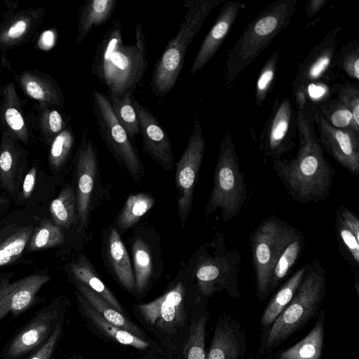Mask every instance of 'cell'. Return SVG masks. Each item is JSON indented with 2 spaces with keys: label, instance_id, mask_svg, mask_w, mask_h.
<instances>
[{
  "label": "cell",
  "instance_id": "12",
  "mask_svg": "<svg viewBox=\"0 0 359 359\" xmlns=\"http://www.w3.org/2000/svg\"><path fill=\"white\" fill-rule=\"evenodd\" d=\"M69 303L66 295L54 298L7 342L0 351V359H25L43 346L65 318Z\"/></svg>",
  "mask_w": 359,
  "mask_h": 359
},
{
  "label": "cell",
  "instance_id": "28",
  "mask_svg": "<svg viewBox=\"0 0 359 359\" xmlns=\"http://www.w3.org/2000/svg\"><path fill=\"white\" fill-rule=\"evenodd\" d=\"M75 297L79 310L87 322L94 330L104 337L120 344L130 346L137 349L146 350L150 343L146 339L140 338L122 328H120L102 318L90 304L78 292Z\"/></svg>",
  "mask_w": 359,
  "mask_h": 359
},
{
  "label": "cell",
  "instance_id": "46",
  "mask_svg": "<svg viewBox=\"0 0 359 359\" xmlns=\"http://www.w3.org/2000/svg\"><path fill=\"white\" fill-rule=\"evenodd\" d=\"M41 109L39 123L43 140L46 145L49 146L53 140L68 125L57 110L50 109V107Z\"/></svg>",
  "mask_w": 359,
  "mask_h": 359
},
{
  "label": "cell",
  "instance_id": "17",
  "mask_svg": "<svg viewBox=\"0 0 359 359\" xmlns=\"http://www.w3.org/2000/svg\"><path fill=\"white\" fill-rule=\"evenodd\" d=\"M129 243L136 294L142 296L163 267L160 238L153 227L140 226L135 229Z\"/></svg>",
  "mask_w": 359,
  "mask_h": 359
},
{
  "label": "cell",
  "instance_id": "31",
  "mask_svg": "<svg viewBox=\"0 0 359 359\" xmlns=\"http://www.w3.org/2000/svg\"><path fill=\"white\" fill-rule=\"evenodd\" d=\"M19 82L25 93L39 102L40 108L63 106L65 100L62 92L50 75L26 71L20 74Z\"/></svg>",
  "mask_w": 359,
  "mask_h": 359
},
{
  "label": "cell",
  "instance_id": "16",
  "mask_svg": "<svg viewBox=\"0 0 359 359\" xmlns=\"http://www.w3.org/2000/svg\"><path fill=\"white\" fill-rule=\"evenodd\" d=\"M15 271L0 272V321L8 313L15 318L46 300L38 293L52 278L48 267L15 280Z\"/></svg>",
  "mask_w": 359,
  "mask_h": 359
},
{
  "label": "cell",
  "instance_id": "36",
  "mask_svg": "<svg viewBox=\"0 0 359 359\" xmlns=\"http://www.w3.org/2000/svg\"><path fill=\"white\" fill-rule=\"evenodd\" d=\"M116 0H88L80 7L76 42L81 43L93 27L104 24L110 18L116 6Z\"/></svg>",
  "mask_w": 359,
  "mask_h": 359
},
{
  "label": "cell",
  "instance_id": "22",
  "mask_svg": "<svg viewBox=\"0 0 359 359\" xmlns=\"http://www.w3.org/2000/svg\"><path fill=\"white\" fill-rule=\"evenodd\" d=\"M101 252L109 273L126 290L137 296L132 262L113 224L102 231Z\"/></svg>",
  "mask_w": 359,
  "mask_h": 359
},
{
  "label": "cell",
  "instance_id": "11",
  "mask_svg": "<svg viewBox=\"0 0 359 359\" xmlns=\"http://www.w3.org/2000/svg\"><path fill=\"white\" fill-rule=\"evenodd\" d=\"M92 103L101 139L118 165L136 183H140L145 174L143 163L135 142L115 116L109 96L95 90L92 93Z\"/></svg>",
  "mask_w": 359,
  "mask_h": 359
},
{
  "label": "cell",
  "instance_id": "13",
  "mask_svg": "<svg viewBox=\"0 0 359 359\" xmlns=\"http://www.w3.org/2000/svg\"><path fill=\"white\" fill-rule=\"evenodd\" d=\"M46 214V208H19L9 210L0 218V269L34 262L25 257L26 248L35 228Z\"/></svg>",
  "mask_w": 359,
  "mask_h": 359
},
{
  "label": "cell",
  "instance_id": "26",
  "mask_svg": "<svg viewBox=\"0 0 359 359\" xmlns=\"http://www.w3.org/2000/svg\"><path fill=\"white\" fill-rule=\"evenodd\" d=\"M57 195V187L38 160H33L12 203L20 208H46Z\"/></svg>",
  "mask_w": 359,
  "mask_h": 359
},
{
  "label": "cell",
  "instance_id": "44",
  "mask_svg": "<svg viewBox=\"0 0 359 359\" xmlns=\"http://www.w3.org/2000/svg\"><path fill=\"white\" fill-rule=\"evenodd\" d=\"M335 229L342 256L355 270V273H358L359 240L337 215L335 216Z\"/></svg>",
  "mask_w": 359,
  "mask_h": 359
},
{
  "label": "cell",
  "instance_id": "25",
  "mask_svg": "<svg viewBox=\"0 0 359 359\" xmlns=\"http://www.w3.org/2000/svg\"><path fill=\"white\" fill-rule=\"evenodd\" d=\"M246 7L241 1H228L221 7L216 20L204 38L192 63L190 74H196L213 57L229 33L240 12Z\"/></svg>",
  "mask_w": 359,
  "mask_h": 359
},
{
  "label": "cell",
  "instance_id": "45",
  "mask_svg": "<svg viewBox=\"0 0 359 359\" xmlns=\"http://www.w3.org/2000/svg\"><path fill=\"white\" fill-rule=\"evenodd\" d=\"M335 66L350 78L359 79V41L358 39L347 41L337 53Z\"/></svg>",
  "mask_w": 359,
  "mask_h": 359
},
{
  "label": "cell",
  "instance_id": "3",
  "mask_svg": "<svg viewBox=\"0 0 359 359\" xmlns=\"http://www.w3.org/2000/svg\"><path fill=\"white\" fill-rule=\"evenodd\" d=\"M241 263L239 252L227 248L222 232H217L211 241L201 245L185 264L196 285V304L207 303L222 292L237 299Z\"/></svg>",
  "mask_w": 359,
  "mask_h": 359
},
{
  "label": "cell",
  "instance_id": "47",
  "mask_svg": "<svg viewBox=\"0 0 359 359\" xmlns=\"http://www.w3.org/2000/svg\"><path fill=\"white\" fill-rule=\"evenodd\" d=\"M332 93L351 113L355 123L359 126V88L351 83H336L330 87Z\"/></svg>",
  "mask_w": 359,
  "mask_h": 359
},
{
  "label": "cell",
  "instance_id": "53",
  "mask_svg": "<svg viewBox=\"0 0 359 359\" xmlns=\"http://www.w3.org/2000/svg\"><path fill=\"white\" fill-rule=\"evenodd\" d=\"M69 359H83V358L79 354H74Z\"/></svg>",
  "mask_w": 359,
  "mask_h": 359
},
{
  "label": "cell",
  "instance_id": "49",
  "mask_svg": "<svg viewBox=\"0 0 359 359\" xmlns=\"http://www.w3.org/2000/svg\"><path fill=\"white\" fill-rule=\"evenodd\" d=\"M336 215L343 224L359 240V219L357 215L345 206L341 205L336 211Z\"/></svg>",
  "mask_w": 359,
  "mask_h": 359
},
{
  "label": "cell",
  "instance_id": "7",
  "mask_svg": "<svg viewBox=\"0 0 359 359\" xmlns=\"http://www.w3.org/2000/svg\"><path fill=\"white\" fill-rule=\"evenodd\" d=\"M196 296L194 280L183 262L161 296L136 305L135 309L149 328L170 339L186 325L190 311L195 307Z\"/></svg>",
  "mask_w": 359,
  "mask_h": 359
},
{
  "label": "cell",
  "instance_id": "29",
  "mask_svg": "<svg viewBox=\"0 0 359 359\" xmlns=\"http://www.w3.org/2000/svg\"><path fill=\"white\" fill-rule=\"evenodd\" d=\"M1 94L0 122L3 125V131L8 133L20 143L29 145V133L14 83H7L1 90Z\"/></svg>",
  "mask_w": 359,
  "mask_h": 359
},
{
  "label": "cell",
  "instance_id": "18",
  "mask_svg": "<svg viewBox=\"0 0 359 359\" xmlns=\"http://www.w3.org/2000/svg\"><path fill=\"white\" fill-rule=\"evenodd\" d=\"M340 31L341 27L338 26L328 32L299 64L292 83L294 97H305V92L311 86L327 85V76L335 65Z\"/></svg>",
  "mask_w": 359,
  "mask_h": 359
},
{
  "label": "cell",
  "instance_id": "20",
  "mask_svg": "<svg viewBox=\"0 0 359 359\" xmlns=\"http://www.w3.org/2000/svg\"><path fill=\"white\" fill-rule=\"evenodd\" d=\"M132 103L136 111L142 149L164 170L173 169L174 156L166 130L157 118L133 95Z\"/></svg>",
  "mask_w": 359,
  "mask_h": 359
},
{
  "label": "cell",
  "instance_id": "27",
  "mask_svg": "<svg viewBox=\"0 0 359 359\" xmlns=\"http://www.w3.org/2000/svg\"><path fill=\"white\" fill-rule=\"evenodd\" d=\"M63 262V270L70 283L76 282L86 285L100 294L118 311L126 315L121 304L100 278L90 259L83 252H74Z\"/></svg>",
  "mask_w": 359,
  "mask_h": 359
},
{
  "label": "cell",
  "instance_id": "51",
  "mask_svg": "<svg viewBox=\"0 0 359 359\" xmlns=\"http://www.w3.org/2000/svg\"><path fill=\"white\" fill-rule=\"evenodd\" d=\"M13 203L11 199L4 192H0V218L7 213Z\"/></svg>",
  "mask_w": 359,
  "mask_h": 359
},
{
  "label": "cell",
  "instance_id": "48",
  "mask_svg": "<svg viewBox=\"0 0 359 359\" xmlns=\"http://www.w3.org/2000/svg\"><path fill=\"white\" fill-rule=\"evenodd\" d=\"M65 318L60 320L46 342L27 359H53L54 353L63 334Z\"/></svg>",
  "mask_w": 359,
  "mask_h": 359
},
{
  "label": "cell",
  "instance_id": "19",
  "mask_svg": "<svg viewBox=\"0 0 359 359\" xmlns=\"http://www.w3.org/2000/svg\"><path fill=\"white\" fill-rule=\"evenodd\" d=\"M323 149L353 175L359 173V133L332 126L318 111L312 114Z\"/></svg>",
  "mask_w": 359,
  "mask_h": 359
},
{
  "label": "cell",
  "instance_id": "15",
  "mask_svg": "<svg viewBox=\"0 0 359 359\" xmlns=\"http://www.w3.org/2000/svg\"><path fill=\"white\" fill-rule=\"evenodd\" d=\"M205 148L202 127L196 116L192 133L181 157L175 164V185L177 191V210L182 226L187 222L193 205L197 183Z\"/></svg>",
  "mask_w": 359,
  "mask_h": 359
},
{
  "label": "cell",
  "instance_id": "30",
  "mask_svg": "<svg viewBox=\"0 0 359 359\" xmlns=\"http://www.w3.org/2000/svg\"><path fill=\"white\" fill-rule=\"evenodd\" d=\"M74 146L75 136L69 126L61 131L49 145V175L57 187L64 184L72 170Z\"/></svg>",
  "mask_w": 359,
  "mask_h": 359
},
{
  "label": "cell",
  "instance_id": "37",
  "mask_svg": "<svg viewBox=\"0 0 359 359\" xmlns=\"http://www.w3.org/2000/svg\"><path fill=\"white\" fill-rule=\"evenodd\" d=\"M156 198L149 193L138 192L130 195L117 215L113 225L123 233L135 226L154 205Z\"/></svg>",
  "mask_w": 359,
  "mask_h": 359
},
{
  "label": "cell",
  "instance_id": "2",
  "mask_svg": "<svg viewBox=\"0 0 359 359\" xmlns=\"http://www.w3.org/2000/svg\"><path fill=\"white\" fill-rule=\"evenodd\" d=\"M136 43L123 42L121 24L114 21L97 44L92 73L107 88L109 95L134 92L147 67L145 37L140 23L136 25Z\"/></svg>",
  "mask_w": 359,
  "mask_h": 359
},
{
  "label": "cell",
  "instance_id": "9",
  "mask_svg": "<svg viewBox=\"0 0 359 359\" xmlns=\"http://www.w3.org/2000/svg\"><path fill=\"white\" fill-rule=\"evenodd\" d=\"M71 171L76 198V248L79 251L86 236L91 213L97 205L101 184L97 150L88 128L85 129L75 151Z\"/></svg>",
  "mask_w": 359,
  "mask_h": 359
},
{
  "label": "cell",
  "instance_id": "38",
  "mask_svg": "<svg viewBox=\"0 0 359 359\" xmlns=\"http://www.w3.org/2000/svg\"><path fill=\"white\" fill-rule=\"evenodd\" d=\"M67 236L65 231L50 219L48 214L40 220L33 231L26 248L25 254L52 248L62 250L66 245Z\"/></svg>",
  "mask_w": 359,
  "mask_h": 359
},
{
  "label": "cell",
  "instance_id": "10",
  "mask_svg": "<svg viewBox=\"0 0 359 359\" xmlns=\"http://www.w3.org/2000/svg\"><path fill=\"white\" fill-rule=\"evenodd\" d=\"M299 231L287 222L271 216L264 219L250 237L257 296L260 301L269 296V283L278 257Z\"/></svg>",
  "mask_w": 359,
  "mask_h": 359
},
{
  "label": "cell",
  "instance_id": "5",
  "mask_svg": "<svg viewBox=\"0 0 359 359\" xmlns=\"http://www.w3.org/2000/svg\"><path fill=\"white\" fill-rule=\"evenodd\" d=\"M297 0H278L269 4L245 27L229 50L223 72L230 87L280 32L287 27Z\"/></svg>",
  "mask_w": 359,
  "mask_h": 359
},
{
  "label": "cell",
  "instance_id": "1",
  "mask_svg": "<svg viewBox=\"0 0 359 359\" xmlns=\"http://www.w3.org/2000/svg\"><path fill=\"white\" fill-rule=\"evenodd\" d=\"M299 149L291 160L272 163L273 168L290 196L304 204L318 203L331 195L335 169L323 154L314 128L309 102L295 97Z\"/></svg>",
  "mask_w": 359,
  "mask_h": 359
},
{
  "label": "cell",
  "instance_id": "39",
  "mask_svg": "<svg viewBox=\"0 0 359 359\" xmlns=\"http://www.w3.org/2000/svg\"><path fill=\"white\" fill-rule=\"evenodd\" d=\"M305 245V238L298 233L287 244L275 262L269 283V295L272 293L290 273Z\"/></svg>",
  "mask_w": 359,
  "mask_h": 359
},
{
  "label": "cell",
  "instance_id": "4",
  "mask_svg": "<svg viewBox=\"0 0 359 359\" xmlns=\"http://www.w3.org/2000/svg\"><path fill=\"white\" fill-rule=\"evenodd\" d=\"M325 293V270L320 262L314 259L308 263L306 272L292 301L260 337L257 355L262 358L269 355L315 318L320 312Z\"/></svg>",
  "mask_w": 359,
  "mask_h": 359
},
{
  "label": "cell",
  "instance_id": "34",
  "mask_svg": "<svg viewBox=\"0 0 359 359\" xmlns=\"http://www.w3.org/2000/svg\"><path fill=\"white\" fill-rule=\"evenodd\" d=\"M78 291L95 309V311L110 323L122 328L140 338L145 339L144 333L133 323L126 315L123 314L112 305L86 285L72 282Z\"/></svg>",
  "mask_w": 359,
  "mask_h": 359
},
{
  "label": "cell",
  "instance_id": "6",
  "mask_svg": "<svg viewBox=\"0 0 359 359\" xmlns=\"http://www.w3.org/2000/svg\"><path fill=\"white\" fill-rule=\"evenodd\" d=\"M221 0H186L183 21L156 62L152 72L150 90L158 97H165L175 87L183 67L187 50L210 12Z\"/></svg>",
  "mask_w": 359,
  "mask_h": 359
},
{
  "label": "cell",
  "instance_id": "21",
  "mask_svg": "<svg viewBox=\"0 0 359 359\" xmlns=\"http://www.w3.org/2000/svg\"><path fill=\"white\" fill-rule=\"evenodd\" d=\"M29 167V152L20 142L2 131L0 140V192L13 202Z\"/></svg>",
  "mask_w": 359,
  "mask_h": 359
},
{
  "label": "cell",
  "instance_id": "35",
  "mask_svg": "<svg viewBox=\"0 0 359 359\" xmlns=\"http://www.w3.org/2000/svg\"><path fill=\"white\" fill-rule=\"evenodd\" d=\"M207 303L196 304L188 337L183 346V359H207L206 325L209 318Z\"/></svg>",
  "mask_w": 359,
  "mask_h": 359
},
{
  "label": "cell",
  "instance_id": "14",
  "mask_svg": "<svg viewBox=\"0 0 359 359\" xmlns=\"http://www.w3.org/2000/svg\"><path fill=\"white\" fill-rule=\"evenodd\" d=\"M297 135L296 110L291 100L276 98L258 138L260 152L272 163L280 160L296 146Z\"/></svg>",
  "mask_w": 359,
  "mask_h": 359
},
{
  "label": "cell",
  "instance_id": "8",
  "mask_svg": "<svg viewBox=\"0 0 359 359\" xmlns=\"http://www.w3.org/2000/svg\"><path fill=\"white\" fill-rule=\"evenodd\" d=\"M248 196L236 144L229 130L221 140L213 185L205 208V218L219 210L226 222L238 215Z\"/></svg>",
  "mask_w": 359,
  "mask_h": 359
},
{
  "label": "cell",
  "instance_id": "52",
  "mask_svg": "<svg viewBox=\"0 0 359 359\" xmlns=\"http://www.w3.org/2000/svg\"><path fill=\"white\" fill-rule=\"evenodd\" d=\"M53 39V34L50 31L46 32L41 38L40 45L43 46L45 48L46 47L48 48L52 45Z\"/></svg>",
  "mask_w": 359,
  "mask_h": 359
},
{
  "label": "cell",
  "instance_id": "23",
  "mask_svg": "<svg viewBox=\"0 0 359 359\" xmlns=\"http://www.w3.org/2000/svg\"><path fill=\"white\" fill-rule=\"evenodd\" d=\"M248 348L245 330L232 315L223 312L215 325L207 359H244Z\"/></svg>",
  "mask_w": 359,
  "mask_h": 359
},
{
  "label": "cell",
  "instance_id": "50",
  "mask_svg": "<svg viewBox=\"0 0 359 359\" xmlns=\"http://www.w3.org/2000/svg\"><path fill=\"white\" fill-rule=\"evenodd\" d=\"M327 0H311L306 6V18L307 19L315 16L326 5Z\"/></svg>",
  "mask_w": 359,
  "mask_h": 359
},
{
  "label": "cell",
  "instance_id": "33",
  "mask_svg": "<svg viewBox=\"0 0 359 359\" xmlns=\"http://www.w3.org/2000/svg\"><path fill=\"white\" fill-rule=\"evenodd\" d=\"M325 327V313L320 311L309 333L287 349L278 351L274 359H321Z\"/></svg>",
  "mask_w": 359,
  "mask_h": 359
},
{
  "label": "cell",
  "instance_id": "41",
  "mask_svg": "<svg viewBox=\"0 0 359 359\" xmlns=\"http://www.w3.org/2000/svg\"><path fill=\"white\" fill-rule=\"evenodd\" d=\"M132 93L122 96L109 95L111 107L118 121L134 142L135 136L140 135L136 111L132 103Z\"/></svg>",
  "mask_w": 359,
  "mask_h": 359
},
{
  "label": "cell",
  "instance_id": "32",
  "mask_svg": "<svg viewBox=\"0 0 359 359\" xmlns=\"http://www.w3.org/2000/svg\"><path fill=\"white\" fill-rule=\"evenodd\" d=\"M308 263L302 266L278 289L271 299L259 320L260 337L271 327L278 316L292 301L306 272Z\"/></svg>",
  "mask_w": 359,
  "mask_h": 359
},
{
  "label": "cell",
  "instance_id": "42",
  "mask_svg": "<svg viewBox=\"0 0 359 359\" xmlns=\"http://www.w3.org/2000/svg\"><path fill=\"white\" fill-rule=\"evenodd\" d=\"M316 111L332 126L359 133V126L355 123L351 113L337 98L320 102Z\"/></svg>",
  "mask_w": 359,
  "mask_h": 359
},
{
  "label": "cell",
  "instance_id": "24",
  "mask_svg": "<svg viewBox=\"0 0 359 359\" xmlns=\"http://www.w3.org/2000/svg\"><path fill=\"white\" fill-rule=\"evenodd\" d=\"M48 215L67 236L65 246L57 250L56 257L63 261L76 252V238L78 225L76 198L72 183L63 184L56 196L48 205Z\"/></svg>",
  "mask_w": 359,
  "mask_h": 359
},
{
  "label": "cell",
  "instance_id": "43",
  "mask_svg": "<svg viewBox=\"0 0 359 359\" xmlns=\"http://www.w3.org/2000/svg\"><path fill=\"white\" fill-rule=\"evenodd\" d=\"M279 51H274L267 59L257 77L255 85V102L261 107L272 89L276 80Z\"/></svg>",
  "mask_w": 359,
  "mask_h": 359
},
{
  "label": "cell",
  "instance_id": "40",
  "mask_svg": "<svg viewBox=\"0 0 359 359\" xmlns=\"http://www.w3.org/2000/svg\"><path fill=\"white\" fill-rule=\"evenodd\" d=\"M35 11H25L18 14L0 30V45L11 46L25 39L34 30L39 19Z\"/></svg>",
  "mask_w": 359,
  "mask_h": 359
}]
</instances>
